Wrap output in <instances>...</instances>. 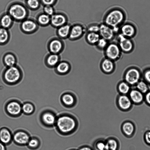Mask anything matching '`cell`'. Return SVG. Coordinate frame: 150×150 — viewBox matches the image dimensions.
I'll list each match as a JSON object with an SVG mask.
<instances>
[{
    "mask_svg": "<svg viewBox=\"0 0 150 150\" xmlns=\"http://www.w3.org/2000/svg\"><path fill=\"white\" fill-rule=\"evenodd\" d=\"M145 99L147 103L150 105V91L146 93L145 96Z\"/></svg>",
    "mask_w": 150,
    "mask_h": 150,
    "instance_id": "44",
    "label": "cell"
},
{
    "mask_svg": "<svg viewBox=\"0 0 150 150\" xmlns=\"http://www.w3.org/2000/svg\"><path fill=\"white\" fill-rule=\"evenodd\" d=\"M59 54L49 53L45 57L44 63L45 66L49 68H54L61 61Z\"/></svg>",
    "mask_w": 150,
    "mask_h": 150,
    "instance_id": "14",
    "label": "cell"
},
{
    "mask_svg": "<svg viewBox=\"0 0 150 150\" xmlns=\"http://www.w3.org/2000/svg\"><path fill=\"white\" fill-rule=\"evenodd\" d=\"M117 103L119 108L122 110H126L130 108L132 101L129 97L125 95H121L117 98Z\"/></svg>",
    "mask_w": 150,
    "mask_h": 150,
    "instance_id": "22",
    "label": "cell"
},
{
    "mask_svg": "<svg viewBox=\"0 0 150 150\" xmlns=\"http://www.w3.org/2000/svg\"><path fill=\"white\" fill-rule=\"evenodd\" d=\"M121 33L126 37H130L134 35L136 32L135 26L130 23H124L120 28Z\"/></svg>",
    "mask_w": 150,
    "mask_h": 150,
    "instance_id": "20",
    "label": "cell"
},
{
    "mask_svg": "<svg viewBox=\"0 0 150 150\" xmlns=\"http://www.w3.org/2000/svg\"><path fill=\"white\" fill-rule=\"evenodd\" d=\"M126 18L125 13L120 8H115L107 13L104 18V23L113 28H118Z\"/></svg>",
    "mask_w": 150,
    "mask_h": 150,
    "instance_id": "3",
    "label": "cell"
},
{
    "mask_svg": "<svg viewBox=\"0 0 150 150\" xmlns=\"http://www.w3.org/2000/svg\"><path fill=\"white\" fill-rule=\"evenodd\" d=\"M94 147L95 150H106L105 141L97 140L94 144Z\"/></svg>",
    "mask_w": 150,
    "mask_h": 150,
    "instance_id": "37",
    "label": "cell"
},
{
    "mask_svg": "<svg viewBox=\"0 0 150 150\" xmlns=\"http://www.w3.org/2000/svg\"><path fill=\"white\" fill-rule=\"evenodd\" d=\"M57 117L55 113L52 111L46 110L42 112L41 114L40 120L45 127H52L55 126Z\"/></svg>",
    "mask_w": 150,
    "mask_h": 150,
    "instance_id": "6",
    "label": "cell"
},
{
    "mask_svg": "<svg viewBox=\"0 0 150 150\" xmlns=\"http://www.w3.org/2000/svg\"><path fill=\"white\" fill-rule=\"evenodd\" d=\"M60 100L64 106L68 108L74 106L77 102L76 96L72 93L69 92L64 93L62 95Z\"/></svg>",
    "mask_w": 150,
    "mask_h": 150,
    "instance_id": "13",
    "label": "cell"
},
{
    "mask_svg": "<svg viewBox=\"0 0 150 150\" xmlns=\"http://www.w3.org/2000/svg\"><path fill=\"white\" fill-rule=\"evenodd\" d=\"M10 35L7 29L0 28V45H5L9 42Z\"/></svg>",
    "mask_w": 150,
    "mask_h": 150,
    "instance_id": "27",
    "label": "cell"
},
{
    "mask_svg": "<svg viewBox=\"0 0 150 150\" xmlns=\"http://www.w3.org/2000/svg\"><path fill=\"white\" fill-rule=\"evenodd\" d=\"M98 33L100 37L109 42L114 38L115 33L112 28L104 23L99 25V30Z\"/></svg>",
    "mask_w": 150,
    "mask_h": 150,
    "instance_id": "11",
    "label": "cell"
},
{
    "mask_svg": "<svg viewBox=\"0 0 150 150\" xmlns=\"http://www.w3.org/2000/svg\"><path fill=\"white\" fill-rule=\"evenodd\" d=\"M71 66L68 62L60 61L54 68L55 72L57 74L63 75L67 74L70 71Z\"/></svg>",
    "mask_w": 150,
    "mask_h": 150,
    "instance_id": "19",
    "label": "cell"
},
{
    "mask_svg": "<svg viewBox=\"0 0 150 150\" xmlns=\"http://www.w3.org/2000/svg\"><path fill=\"white\" fill-rule=\"evenodd\" d=\"M31 137L29 134L23 130H18L13 134V141L19 146L27 145Z\"/></svg>",
    "mask_w": 150,
    "mask_h": 150,
    "instance_id": "9",
    "label": "cell"
},
{
    "mask_svg": "<svg viewBox=\"0 0 150 150\" xmlns=\"http://www.w3.org/2000/svg\"><path fill=\"white\" fill-rule=\"evenodd\" d=\"M35 109L33 104L30 102H26L22 104V113L26 115H29L32 114L35 111Z\"/></svg>",
    "mask_w": 150,
    "mask_h": 150,
    "instance_id": "28",
    "label": "cell"
},
{
    "mask_svg": "<svg viewBox=\"0 0 150 150\" xmlns=\"http://www.w3.org/2000/svg\"><path fill=\"white\" fill-rule=\"evenodd\" d=\"M100 38L99 33L87 32L85 38L86 41L89 44L96 45Z\"/></svg>",
    "mask_w": 150,
    "mask_h": 150,
    "instance_id": "26",
    "label": "cell"
},
{
    "mask_svg": "<svg viewBox=\"0 0 150 150\" xmlns=\"http://www.w3.org/2000/svg\"><path fill=\"white\" fill-rule=\"evenodd\" d=\"M37 25L33 21L26 20L23 22L21 25L22 31L26 34H30L34 33L37 29Z\"/></svg>",
    "mask_w": 150,
    "mask_h": 150,
    "instance_id": "23",
    "label": "cell"
},
{
    "mask_svg": "<svg viewBox=\"0 0 150 150\" xmlns=\"http://www.w3.org/2000/svg\"><path fill=\"white\" fill-rule=\"evenodd\" d=\"M99 30V25L93 24L88 26L87 28V32L98 33Z\"/></svg>",
    "mask_w": 150,
    "mask_h": 150,
    "instance_id": "38",
    "label": "cell"
},
{
    "mask_svg": "<svg viewBox=\"0 0 150 150\" xmlns=\"http://www.w3.org/2000/svg\"><path fill=\"white\" fill-rule=\"evenodd\" d=\"M0 150H6L5 145L0 142Z\"/></svg>",
    "mask_w": 150,
    "mask_h": 150,
    "instance_id": "46",
    "label": "cell"
},
{
    "mask_svg": "<svg viewBox=\"0 0 150 150\" xmlns=\"http://www.w3.org/2000/svg\"><path fill=\"white\" fill-rule=\"evenodd\" d=\"M64 44L62 40L58 38L50 39L47 44V48L50 53L59 54L64 48Z\"/></svg>",
    "mask_w": 150,
    "mask_h": 150,
    "instance_id": "7",
    "label": "cell"
},
{
    "mask_svg": "<svg viewBox=\"0 0 150 150\" xmlns=\"http://www.w3.org/2000/svg\"><path fill=\"white\" fill-rule=\"evenodd\" d=\"M118 45L122 51L125 52L130 51L132 49L133 44L130 40L121 34L118 36Z\"/></svg>",
    "mask_w": 150,
    "mask_h": 150,
    "instance_id": "15",
    "label": "cell"
},
{
    "mask_svg": "<svg viewBox=\"0 0 150 150\" xmlns=\"http://www.w3.org/2000/svg\"><path fill=\"white\" fill-rule=\"evenodd\" d=\"M114 62L106 57L103 58L100 63V68L102 71L106 74L112 73L115 69Z\"/></svg>",
    "mask_w": 150,
    "mask_h": 150,
    "instance_id": "17",
    "label": "cell"
},
{
    "mask_svg": "<svg viewBox=\"0 0 150 150\" xmlns=\"http://www.w3.org/2000/svg\"><path fill=\"white\" fill-rule=\"evenodd\" d=\"M55 126L60 134L67 135L72 134L76 130L78 127V122L74 116L65 113L57 117Z\"/></svg>",
    "mask_w": 150,
    "mask_h": 150,
    "instance_id": "1",
    "label": "cell"
},
{
    "mask_svg": "<svg viewBox=\"0 0 150 150\" xmlns=\"http://www.w3.org/2000/svg\"><path fill=\"white\" fill-rule=\"evenodd\" d=\"M106 150H118L119 144L117 140L113 137H109L105 141Z\"/></svg>",
    "mask_w": 150,
    "mask_h": 150,
    "instance_id": "29",
    "label": "cell"
},
{
    "mask_svg": "<svg viewBox=\"0 0 150 150\" xmlns=\"http://www.w3.org/2000/svg\"><path fill=\"white\" fill-rule=\"evenodd\" d=\"M50 21L49 16L46 14H42L40 15L38 17L39 23L42 25H46L48 24Z\"/></svg>",
    "mask_w": 150,
    "mask_h": 150,
    "instance_id": "36",
    "label": "cell"
},
{
    "mask_svg": "<svg viewBox=\"0 0 150 150\" xmlns=\"http://www.w3.org/2000/svg\"><path fill=\"white\" fill-rule=\"evenodd\" d=\"M78 150H93V149L88 146H84L81 147Z\"/></svg>",
    "mask_w": 150,
    "mask_h": 150,
    "instance_id": "45",
    "label": "cell"
},
{
    "mask_svg": "<svg viewBox=\"0 0 150 150\" xmlns=\"http://www.w3.org/2000/svg\"><path fill=\"white\" fill-rule=\"evenodd\" d=\"M71 26L67 23L58 28L57 34L59 38L62 40L68 38Z\"/></svg>",
    "mask_w": 150,
    "mask_h": 150,
    "instance_id": "24",
    "label": "cell"
},
{
    "mask_svg": "<svg viewBox=\"0 0 150 150\" xmlns=\"http://www.w3.org/2000/svg\"><path fill=\"white\" fill-rule=\"evenodd\" d=\"M27 3L30 7L33 9L36 8L39 5L38 0H28Z\"/></svg>",
    "mask_w": 150,
    "mask_h": 150,
    "instance_id": "39",
    "label": "cell"
},
{
    "mask_svg": "<svg viewBox=\"0 0 150 150\" xmlns=\"http://www.w3.org/2000/svg\"><path fill=\"white\" fill-rule=\"evenodd\" d=\"M13 141V134L10 130L6 127L0 129V142L6 145L11 143Z\"/></svg>",
    "mask_w": 150,
    "mask_h": 150,
    "instance_id": "18",
    "label": "cell"
},
{
    "mask_svg": "<svg viewBox=\"0 0 150 150\" xmlns=\"http://www.w3.org/2000/svg\"><path fill=\"white\" fill-rule=\"evenodd\" d=\"M12 22V18L9 15L4 14L0 17L1 27L7 29L10 26Z\"/></svg>",
    "mask_w": 150,
    "mask_h": 150,
    "instance_id": "30",
    "label": "cell"
},
{
    "mask_svg": "<svg viewBox=\"0 0 150 150\" xmlns=\"http://www.w3.org/2000/svg\"><path fill=\"white\" fill-rule=\"evenodd\" d=\"M140 77V74L137 69L132 68L127 71L125 75V81L128 84L134 85L137 84Z\"/></svg>",
    "mask_w": 150,
    "mask_h": 150,
    "instance_id": "12",
    "label": "cell"
},
{
    "mask_svg": "<svg viewBox=\"0 0 150 150\" xmlns=\"http://www.w3.org/2000/svg\"><path fill=\"white\" fill-rule=\"evenodd\" d=\"M144 77L146 81L150 83V70H147L145 72Z\"/></svg>",
    "mask_w": 150,
    "mask_h": 150,
    "instance_id": "42",
    "label": "cell"
},
{
    "mask_svg": "<svg viewBox=\"0 0 150 150\" xmlns=\"http://www.w3.org/2000/svg\"><path fill=\"white\" fill-rule=\"evenodd\" d=\"M70 150H76V149H70Z\"/></svg>",
    "mask_w": 150,
    "mask_h": 150,
    "instance_id": "47",
    "label": "cell"
},
{
    "mask_svg": "<svg viewBox=\"0 0 150 150\" xmlns=\"http://www.w3.org/2000/svg\"><path fill=\"white\" fill-rule=\"evenodd\" d=\"M50 21L53 26L58 28L67 23V18L62 13L53 14L51 16Z\"/></svg>",
    "mask_w": 150,
    "mask_h": 150,
    "instance_id": "16",
    "label": "cell"
},
{
    "mask_svg": "<svg viewBox=\"0 0 150 150\" xmlns=\"http://www.w3.org/2000/svg\"><path fill=\"white\" fill-rule=\"evenodd\" d=\"M87 31L83 25L76 24L71 26L68 38L71 40H75L81 38Z\"/></svg>",
    "mask_w": 150,
    "mask_h": 150,
    "instance_id": "10",
    "label": "cell"
},
{
    "mask_svg": "<svg viewBox=\"0 0 150 150\" xmlns=\"http://www.w3.org/2000/svg\"><path fill=\"white\" fill-rule=\"evenodd\" d=\"M109 42L100 37L96 45L97 48L100 50H104L108 45Z\"/></svg>",
    "mask_w": 150,
    "mask_h": 150,
    "instance_id": "34",
    "label": "cell"
},
{
    "mask_svg": "<svg viewBox=\"0 0 150 150\" xmlns=\"http://www.w3.org/2000/svg\"><path fill=\"white\" fill-rule=\"evenodd\" d=\"M137 90L142 93L147 92L148 87L146 83L144 81H141L137 84Z\"/></svg>",
    "mask_w": 150,
    "mask_h": 150,
    "instance_id": "35",
    "label": "cell"
},
{
    "mask_svg": "<svg viewBox=\"0 0 150 150\" xmlns=\"http://www.w3.org/2000/svg\"><path fill=\"white\" fill-rule=\"evenodd\" d=\"M23 77V71L17 65L6 67L2 74V79L6 84L13 86L19 83Z\"/></svg>",
    "mask_w": 150,
    "mask_h": 150,
    "instance_id": "2",
    "label": "cell"
},
{
    "mask_svg": "<svg viewBox=\"0 0 150 150\" xmlns=\"http://www.w3.org/2000/svg\"><path fill=\"white\" fill-rule=\"evenodd\" d=\"M118 90L122 95H126L130 90V87L127 83L122 81L120 83L118 86Z\"/></svg>",
    "mask_w": 150,
    "mask_h": 150,
    "instance_id": "33",
    "label": "cell"
},
{
    "mask_svg": "<svg viewBox=\"0 0 150 150\" xmlns=\"http://www.w3.org/2000/svg\"><path fill=\"white\" fill-rule=\"evenodd\" d=\"M144 138L146 143L150 145V131H147L145 133Z\"/></svg>",
    "mask_w": 150,
    "mask_h": 150,
    "instance_id": "41",
    "label": "cell"
},
{
    "mask_svg": "<svg viewBox=\"0 0 150 150\" xmlns=\"http://www.w3.org/2000/svg\"><path fill=\"white\" fill-rule=\"evenodd\" d=\"M122 129L125 134L129 136L134 132V127L133 124L129 122H124L122 125Z\"/></svg>",
    "mask_w": 150,
    "mask_h": 150,
    "instance_id": "31",
    "label": "cell"
},
{
    "mask_svg": "<svg viewBox=\"0 0 150 150\" xmlns=\"http://www.w3.org/2000/svg\"><path fill=\"white\" fill-rule=\"evenodd\" d=\"M129 96L131 101L136 104L140 103L144 99L143 93L137 89L131 90L129 93Z\"/></svg>",
    "mask_w": 150,
    "mask_h": 150,
    "instance_id": "25",
    "label": "cell"
},
{
    "mask_svg": "<svg viewBox=\"0 0 150 150\" xmlns=\"http://www.w3.org/2000/svg\"><path fill=\"white\" fill-rule=\"evenodd\" d=\"M43 3L45 5H51L53 4L56 0H42Z\"/></svg>",
    "mask_w": 150,
    "mask_h": 150,
    "instance_id": "43",
    "label": "cell"
},
{
    "mask_svg": "<svg viewBox=\"0 0 150 150\" xmlns=\"http://www.w3.org/2000/svg\"><path fill=\"white\" fill-rule=\"evenodd\" d=\"M120 50L118 45L113 42H109L104 50L105 57L114 61L116 60L120 57Z\"/></svg>",
    "mask_w": 150,
    "mask_h": 150,
    "instance_id": "5",
    "label": "cell"
},
{
    "mask_svg": "<svg viewBox=\"0 0 150 150\" xmlns=\"http://www.w3.org/2000/svg\"><path fill=\"white\" fill-rule=\"evenodd\" d=\"M40 144V142L38 138L33 137H30L27 145L30 149H35L39 147Z\"/></svg>",
    "mask_w": 150,
    "mask_h": 150,
    "instance_id": "32",
    "label": "cell"
},
{
    "mask_svg": "<svg viewBox=\"0 0 150 150\" xmlns=\"http://www.w3.org/2000/svg\"><path fill=\"white\" fill-rule=\"evenodd\" d=\"M9 13L12 18L18 20L24 19L27 15L25 8L22 5L18 4L12 5L9 8Z\"/></svg>",
    "mask_w": 150,
    "mask_h": 150,
    "instance_id": "8",
    "label": "cell"
},
{
    "mask_svg": "<svg viewBox=\"0 0 150 150\" xmlns=\"http://www.w3.org/2000/svg\"><path fill=\"white\" fill-rule=\"evenodd\" d=\"M45 14L48 15L52 16L54 14V9L51 5H45L44 8Z\"/></svg>",
    "mask_w": 150,
    "mask_h": 150,
    "instance_id": "40",
    "label": "cell"
},
{
    "mask_svg": "<svg viewBox=\"0 0 150 150\" xmlns=\"http://www.w3.org/2000/svg\"><path fill=\"white\" fill-rule=\"evenodd\" d=\"M22 105L19 101L12 99L6 103L5 110L8 116L12 117H17L20 116L22 113Z\"/></svg>",
    "mask_w": 150,
    "mask_h": 150,
    "instance_id": "4",
    "label": "cell"
},
{
    "mask_svg": "<svg viewBox=\"0 0 150 150\" xmlns=\"http://www.w3.org/2000/svg\"><path fill=\"white\" fill-rule=\"evenodd\" d=\"M3 62L6 67H10L17 65V59L14 54L8 52L4 55Z\"/></svg>",
    "mask_w": 150,
    "mask_h": 150,
    "instance_id": "21",
    "label": "cell"
}]
</instances>
